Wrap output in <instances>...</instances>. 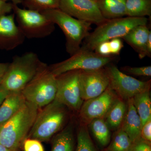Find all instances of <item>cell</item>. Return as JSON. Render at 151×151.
<instances>
[{"label":"cell","instance_id":"1","mask_svg":"<svg viewBox=\"0 0 151 151\" xmlns=\"http://www.w3.org/2000/svg\"><path fill=\"white\" fill-rule=\"evenodd\" d=\"M39 109L27 101L17 113L1 126L0 144L11 150L19 151L27 138Z\"/></svg>","mask_w":151,"mask_h":151},{"label":"cell","instance_id":"2","mask_svg":"<svg viewBox=\"0 0 151 151\" xmlns=\"http://www.w3.org/2000/svg\"><path fill=\"white\" fill-rule=\"evenodd\" d=\"M42 63L33 52L14 56L1 85L9 92H21L37 75Z\"/></svg>","mask_w":151,"mask_h":151},{"label":"cell","instance_id":"3","mask_svg":"<svg viewBox=\"0 0 151 151\" xmlns=\"http://www.w3.org/2000/svg\"><path fill=\"white\" fill-rule=\"evenodd\" d=\"M147 22L146 17H129L106 20L89 34L80 47L94 51L97 45L101 42L115 38H122L132 29L139 25H147Z\"/></svg>","mask_w":151,"mask_h":151},{"label":"cell","instance_id":"4","mask_svg":"<svg viewBox=\"0 0 151 151\" xmlns=\"http://www.w3.org/2000/svg\"><path fill=\"white\" fill-rule=\"evenodd\" d=\"M61 29L65 36L66 51L70 56L78 51L83 41L89 34L91 23L70 16L59 9L40 12Z\"/></svg>","mask_w":151,"mask_h":151},{"label":"cell","instance_id":"5","mask_svg":"<svg viewBox=\"0 0 151 151\" xmlns=\"http://www.w3.org/2000/svg\"><path fill=\"white\" fill-rule=\"evenodd\" d=\"M65 106L54 100L39 110L27 138L49 140L61 129L67 116Z\"/></svg>","mask_w":151,"mask_h":151},{"label":"cell","instance_id":"6","mask_svg":"<svg viewBox=\"0 0 151 151\" xmlns=\"http://www.w3.org/2000/svg\"><path fill=\"white\" fill-rule=\"evenodd\" d=\"M56 92V76L42 62L37 75L21 92L27 101L40 109L55 99Z\"/></svg>","mask_w":151,"mask_h":151},{"label":"cell","instance_id":"7","mask_svg":"<svg viewBox=\"0 0 151 151\" xmlns=\"http://www.w3.org/2000/svg\"><path fill=\"white\" fill-rule=\"evenodd\" d=\"M114 56H104L94 51L81 48L69 58L49 66L55 76L73 70H92L100 69L112 63Z\"/></svg>","mask_w":151,"mask_h":151},{"label":"cell","instance_id":"8","mask_svg":"<svg viewBox=\"0 0 151 151\" xmlns=\"http://www.w3.org/2000/svg\"><path fill=\"white\" fill-rule=\"evenodd\" d=\"M13 11L17 26L27 38H43L55 29V24L39 11L21 8L16 5H14Z\"/></svg>","mask_w":151,"mask_h":151},{"label":"cell","instance_id":"9","mask_svg":"<svg viewBox=\"0 0 151 151\" xmlns=\"http://www.w3.org/2000/svg\"><path fill=\"white\" fill-rule=\"evenodd\" d=\"M80 70L68 71L56 76L57 92L55 100L70 110L78 112L84 101L79 87Z\"/></svg>","mask_w":151,"mask_h":151},{"label":"cell","instance_id":"10","mask_svg":"<svg viewBox=\"0 0 151 151\" xmlns=\"http://www.w3.org/2000/svg\"><path fill=\"white\" fill-rule=\"evenodd\" d=\"M105 68L109 77V86L122 100L131 99L150 89L151 80L140 81L123 73L117 66L111 63Z\"/></svg>","mask_w":151,"mask_h":151},{"label":"cell","instance_id":"11","mask_svg":"<svg viewBox=\"0 0 151 151\" xmlns=\"http://www.w3.org/2000/svg\"><path fill=\"white\" fill-rule=\"evenodd\" d=\"M119 98L116 92L108 86L99 96L84 101L79 111V119L84 125H86L94 119L104 118Z\"/></svg>","mask_w":151,"mask_h":151},{"label":"cell","instance_id":"12","mask_svg":"<svg viewBox=\"0 0 151 151\" xmlns=\"http://www.w3.org/2000/svg\"><path fill=\"white\" fill-rule=\"evenodd\" d=\"M59 9L73 18L99 25L106 20L96 1L92 0H60Z\"/></svg>","mask_w":151,"mask_h":151},{"label":"cell","instance_id":"13","mask_svg":"<svg viewBox=\"0 0 151 151\" xmlns=\"http://www.w3.org/2000/svg\"><path fill=\"white\" fill-rule=\"evenodd\" d=\"M79 87L83 101L99 96L109 85V79L105 67L92 70H80Z\"/></svg>","mask_w":151,"mask_h":151},{"label":"cell","instance_id":"14","mask_svg":"<svg viewBox=\"0 0 151 151\" xmlns=\"http://www.w3.org/2000/svg\"><path fill=\"white\" fill-rule=\"evenodd\" d=\"M25 38L16 24L14 14L0 16V49H14L21 45Z\"/></svg>","mask_w":151,"mask_h":151},{"label":"cell","instance_id":"15","mask_svg":"<svg viewBox=\"0 0 151 151\" xmlns=\"http://www.w3.org/2000/svg\"><path fill=\"white\" fill-rule=\"evenodd\" d=\"M127 101V108L126 115L122 125L119 128L127 133L133 143L141 138L142 123L133 104V99Z\"/></svg>","mask_w":151,"mask_h":151},{"label":"cell","instance_id":"16","mask_svg":"<svg viewBox=\"0 0 151 151\" xmlns=\"http://www.w3.org/2000/svg\"><path fill=\"white\" fill-rule=\"evenodd\" d=\"M151 31L147 25H139L132 29L122 38L137 52L139 58L142 59L147 56V42Z\"/></svg>","mask_w":151,"mask_h":151},{"label":"cell","instance_id":"17","mask_svg":"<svg viewBox=\"0 0 151 151\" xmlns=\"http://www.w3.org/2000/svg\"><path fill=\"white\" fill-rule=\"evenodd\" d=\"M26 102L21 92H9L0 106V125L2 126L14 116Z\"/></svg>","mask_w":151,"mask_h":151},{"label":"cell","instance_id":"18","mask_svg":"<svg viewBox=\"0 0 151 151\" xmlns=\"http://www.w3.org/2000/svg\"><path fill=\"white\" fill-rule=\"evenodd\" d=\"M127 0H99L96 2L100 12L105 19L126 16Z\"/></svg>","mask_w":151,"mask_h":151},{"label":"cell","instance_id":"19","mask_svg":"<svg viewBox=\"0 0 151 151\" xmlns=\"http://www.w3.org/2000/svg\"><path fill=\"white\" fill-rule=\"evenodd\" d=\"M127 108V105L124 100L119 97L116 100L104 118L110 129H119L126 115Z\"/></svg>","mask_w":151,"mask_h":151},{"label":"cell","instance_id":"20","mask_svg":"<svg viewBox=\"0 0 151 151\" xmlns=\"http://www.w3.org/2000/svg\"><path fill=\"white\" fill-rule=\"evenodd\" d=\"M74 146L73 130L71 127H68L53 137L51 151H73Z\"/></svg>","mask_w":151,"mask_h":151},{"label":"cell","instance_id":"21","mask_svg":"<svg viewBox=\"0 0 151 151\" xmlns=\"http://www.w3.org/2000/svg\"><path fill=\"white\" fill-rule=\"evenodd\" d=\"M133 104L140 118L142 127L151 119V100L150 90L139 93L132 98Z\"/></svg>","mask_w":151,"mask_h":151},{"label":"cell","instance_id":"22","mask_svg":"<svg viewBox=\"0 0 151 151\" xmlns=\"http://www.w3.org/2000/svg\"><path fill=\"white\" fill-rule=\"evenodd\" d=\"M88 125L98 143L103 147L108 146L111 142V133L104 118L94 119Z\"/></svg>","mask_w":151,"mask_h":151},{"label":"cell","instance_id":"23","mask_svg":"<svg viewBox=\"0 0 151 151\" xmlns=\"http://www.w3.org/2000/svg\"><path fill=\"white\" fill-rule=\"evenodd\" d=\"M126 14L132 17H150L151 0H127Z\"/></svg>","mask_w":151,"mask_h":151},{"label":"cell","instance_id":"24","mask_svg":"<svg viewBox=\"0 0 151 151\" xmlns=\"http://www.w3.org/2000/svg\"><path fill=\"white\" fill-rule=\"evenodd\" d=\"M133 143L128 135L119 128L106 151H131Z\"/></svg>","mask_w":151,"mask_h":151},{"label":"cell","instance_id":"25","mask_svg":"<svg viewBox=\"0 0 151 151\" xmlns=\"http://www.w3.org/2000/svg\"><path fill=\"white\" fill-rule=\"evenodd\" d=\"M75 151H101L94 145L86 125H82L78 130Z\"/></svg>","mask_w":151,"mask_h":151},{"label":"cell","instance_id":"26","mask_svg":"<svg viewBox=\"0 0 151 151\" xmlns=\"http://www.w3.org/2000/svg\"><path fill=\"white\" fill-rule=\"evenodd\" d=\"M60 0H24V4L27 9L42 12L59 9Z\"/></svg>","mask_w":151,"mask_h":151},{"label":"cell","instance_id":"27","mask_svg":"<svg viewBox=\"0 0 151 151\" xmlns=\"http://www.w3.org/2000/svg\"><path fill=\"white\" fill-rule=\"evenodd\" d=\"M122 70L127 73L137 76H151V66H142V67H131L125 66L122 68Z\"/></svg>","mask_w":151,"mask_h":151},{"label":"cell","instance_id":"28","mask_svg":"<svg viewBox=\"0 0 151 151\" xmlns=\"http://www.w3.org/2000/svg\"><path fill=\"white\" fill-rule=\"evenodd\" d=\"M24 151H44L40 141L31 138H27L23 144Z\"/></svg>","mask_w":151,"mask_h":151},{"label":"cell","instance_id":"29","mask_svg":"<svg viewBox=\"0 0 151 151\" xmlns=\"http://www.w3.org/2000/svg\"><path fill=\"white\" fill-rule=\"evenodd\" d=\"M109 45L112 56L119 55L122 49L124 47V44L121 38H115L109 40Z\"/></svg>","mask_w":151,"mask_h":151},{"label":"cell","instance_id":"30","mask_svg":"<svg viewBox=\"0 0 151 151\" xmlns=\"http://www.w3.org/2000/svg\"><path fill=\"white\" fill-rule=\"evenodd\" d=\"M131 151H151V142L140 138L133 143Z\"/></svg>","mask_w":151,"mask_h":151},{"label":"cell","instance_id":"31","mask_svg":"<svg viewBox=\"0 0 151 151\" xmlns=\"http://www.w3.org/2000/svg\"><path fill=\"white\" fill-rule=\"evenodd\" d=\"M94 51L102 56H112L111 54L109 40L103 42L98 44L94 49Z\"/></svg>","mask_w":151,"mask_h":151},{"label":"cell","instance_id":"32","mask_svg":"<svg viewBox=\"0 0 151 151\" xmlns=\"http://www.w3.org/2000/svg\"><path fill=\"white\" fill-rule=\"evenodd\" d=\"M141 138L151 142V119L143 125L141 132Z\"/></svg>","mask_w":151,"mask_h":151},{"label":"cell","instance_id":"33","mask_svg":"<svg viewBox=\"0 0 151 151\" xmlns=\"http://www.w3.org/2000/svg\"><path fill=\"white\" fill-rule=\"evenodd\" d=\"M12 3H8L3 0H0V16L6 15L13 10Z\"/></svg>","mask_w":151,"mask_h":151},{"label":"cell","instance_id":"34","mask_svg":"<svg viewBox=\"0 0 151 151\" xmlns=\"http://www.w3.org/2000/svg\"><path fill=\"white\" fill-rule=\"evenodd\" d=\"M9 92L0 84V106Z\"/></svg>","mask_w":151,"mask_h":151},{"label":"cell","instance_id":"35","mask_svg":"<svg viewBox=\"0 0 151 151\" xmlns=\"http://www.w3.org/2000/svg\"><path fill=\"white\" fill-rule=\"evenodd\" d=\"M147 56L151 57V31L149 34L147 42Z\"/></svg>","mask_w":151,"mask_h":151},{"label":"cell","instance_id":"36","mask_svg":"<svg viewBox=\"0 0 151 151\" xmlns=\"http://www.w3.org/2000/svg\"><path fill=\"white\" fill-rule=\"evenodd\" d=\"M9 65V63H0V77H3L6 73Z\"/></svg>","mask_w":151,"mask_h":151},{"label":"cell","instance_id":"37","mask_svg":"<svg viewBox=\"0 0 151 151\" xmlns=\"http://www.w3.org/2000/svg\"><path fill=\"white\" fill-rule=\"evenodd\" d=\"M3 1L6 2H7L8 1H11L13 4L18 5L19 4L23 3L24 0H3Z\"/></svg>","mask_w":151,"mask_h":151},{"label":"cell","instance_id":"38","mask_svg":"<svg viewBox=\"0 0 151 151\" xmlns=\"http://www.w3.org/2000/svg\"><path fill=\"white\" fill-rule=\"evenodd\" d=\"M0 151H18L14 150H11L8 148L6 147L5 146L0 144Z\"/></svg>","mask_w":151,"mask_h":151},{"label":"cell","instance_id":"39","mask_svg":"<svg viewBox=\"0 0 151 151\" xmlns=\"http://www.w3.org/2000/svg\"><path fill=\"white\" fill-rule=\"evenodd\" d=\"M2 80V77H0V84L1 83Z\"/></svg>","mask_w":151,"mask_h":151},{"label":"cell","instance_id":"40","mask_svg":"<svg viewBox=\"0 0 151 151\" xmlns=\"http://www.w3.org/2000/svg\"><path fill=\"white\" fill-rule=\"evenodd\" d=\"M92 1H99V0H92Z\"/></svg>","mask_w":151,"mask_h":151},{"label":"cell","instance_id":"41","mask_svg":"<svg viewBox=\"0 0 151 151\" xmlns=\"http://www.w3.org/2000/svg\"><path fill=\"white\" fill-rule=\"evenodd\" d=\"M1 125H0V129H1Z\"/></svg>","mask_w":151,"mask_h":151}]
</instances>
